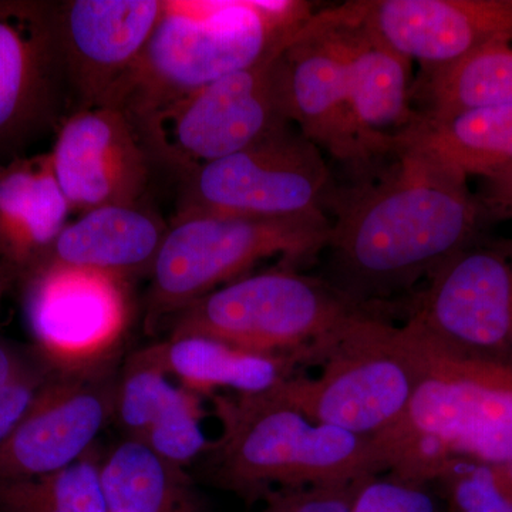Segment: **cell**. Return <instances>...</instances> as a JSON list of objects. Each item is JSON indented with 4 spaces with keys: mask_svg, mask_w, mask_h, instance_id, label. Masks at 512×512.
<instances>
[{
    "mask_svg": "<svg viewBox=\"0 0 512 512\" xmlns=\"http://www.w3.org/2000/svg\"><path fill=\"white\" fill-rule=\"evenodd\" d=\"M117 379L116 362L57 373L0 444V481L47 476L86 456L114 414Z\"/></svg>",
    "mask_w": 512,
    "mask_h": 512,
    "instance_id": "14",
    "label": "cell"
},
{
    "mask_svg": "<svg viewBox=\"0 0 512 512\" xmlns=\"http://www.w3.org/2000/svg\"><path fill=\"white\" fill-rule=\"evenodd\" d=\"M313 13L295 0H164L146 49L104 106L133 123L185 94L262 62Z\"/></svg>",
    "mask_w": 512,
    "mask_h": 512,
    "instance_id": "3",
    "label": "cell"
},
{
    "mask_svg": "<svg viewBox=\"0 0 512 512\" xmlns=\"http://www.w3.org/2000/svg\"><path fill=\"white\" fill-rule=\"evenodd\" d=\"M57 373L35 346H22L0 335V444L25 419Z\"/></svg>",
    "mask_w": 512,
    "mask_h": 512,
    "instance_id": "27",
    "label": "cell"
},
{
    "mask_svg": "<svg viewBox=\"0 0 512 512\" xmlns=\"http://www.w3.org/2000/svg\"><path fill=\"white\" fill-rule=\"evenodd\" d=\"M2 512H107L101 464L87 453L72 466L29 480L0 481Z\"/></svg>",
    "mask_w": 512,
    "mask_h": 512,
    "instance_id": "26",
    "label": "cell"
},
{
    "mask_svg": "<svg viewBox=\"0 0 512 512\" xmlns=\"http://www.w3.org/2000/svg\"><path fill=\"white\" fill-rule=\"evenodd\" d=\"M476 195L487 224L512 220V165L484 177Z\"/></svg>",
    "mask_w": 512,
    "mask_h": 512,
    "instance_id": "31",
    "label": "cell"
},
{
    "mask_svg": "<svg viewBox=\"0 0 512 512\" xmlns=\"http://www.w3.org/2000/svg\"><path fill=\"white\" fill-rule=\"evenodd\" d=\"M73 212L140 202L151 160L136 124L116 107L74 110L56 131L49 153Z\"/></svg>",
    "mask_w": 512,
    "mask_h": 512,
    "instance_id": "15",
    "label": "cell"
},
{
    "mask_svg": "<svg viewBox=\"0 0 512 512\" xmlns=\"http://www.w3.org/2000/svg\"><path fill=\"white\" fill-rule=\"evenodd\" d=\"M215 406L222 423L208 450L215 478L244 497L383 473L370 437L316 423L272 394L218 396Z\"/></svg>",
    "mask_w": 512,
    "mask_h": 512,
    "instance_id": "5",
    "label": "cell"
},
{
    "mask_svg": "<svg viewBox=\"0 0 512 512\" xmlns=\"http://www.w3.org/2000/svg\"><path fill=\"white\" fill-rule=\"evenodd\" d=\"M424 119L443 120L463 111L512 104V40L493 43L441 69L424 70L412 101Z\"/></svg>",
    "mask_w": 512,
    "mask_h": 512,
    "instance_id": "25",
    "label": "cell"
},
{
    "mask_svg": "<svg viewBox=\"0 0 512 512\" xmlns=\"http://www.w3.org/2000/svg\"><path fill=\"white\" fill-rule=\"evenodd\" d=\"M320 366L318 377L293 376L269 394L316 423L360 437L392 427L416 389V365L384 313L362 320Z\"/></svg>",
    "mask_w": 512,
    "mask_h": 512,
    "instance_id": "9",
    "label": "cell"
},
{
    "mask_svg": "<svg viewBox=\"0 0 512 512\" xmlns=\"http://www.w3.org/2000/svg\"><path fill=\"white\" fill-rule=\"evenodd\" d=\"M107 512H210L184 467L128 439L101 463Z\"/></svg>",
    "mask_w": 512,
    "mask_h": 512,
    "instance_id": "24",
    "label": "cell"
},
{
    "mask_svg": "<svg viewBox=\"0 0 512 512\" xmlns=\"http://www.w3.org/2000/svg\"><path fill=\"white\" fill-rule=\"evenodd\" d=\"M494 467L495 470H497L501 483H503L504 487L507 488L508 493H510L512 497V463Z\"/></svg>",
    "mask_w": 512,
    "mask_h": 512,
    "instance_id": "32",
    "label": "cell"
},
{
    "mask_svg": "<svg viewBox=\"0 0 512 512\" xmlns=\"http://www.w3.org/2000/svg\"><path fill=\"white\" fill-rule=\"evenodd\" d=\"M154 346L128 359L117 379L114 417L130 439L184 467L211 444L201 426L197 393L174 386Z\"/></svg>",
    "mask_w": 512,
    "mask_h": 512,
    "instance_id": "19",
    "label": "cell"
},
{
    "mask_svg": "<svg viewBox=\"0 0 512 512\" xmlns=\"http://www.w3.org/2000/svg\"><path fill=\"white\" fill-rule=\"evenodd\" d=\"M446 485L448 512H512V497L494 466L457 461L439 478Z\"/></svg>",
    "mask_w": 512,
    "mask_h": 512,
    "instance_id": "28",
    "label": "cell"
},
{
    "mask_svg": "<svg viewBox=\"0 0 512 512\" xmlns=\"http://www.w3.org/2000/svg\"><path fill=\"white\" fill-rule=\"evenodd\" d=\"M335 29L345 55L357 123L379 160L400 150L420 120L413 109L410 66L365 26L346 18L338 6L320 10Z\"/></svg>",
    "mask_w": 512,
    "mask_h": 512,
    "instance_id": "18",
    "label": "cell"
},
{
    "mask_svg": "<svg viewBox=\"0 0 512 512\" xmlns=\"http://www.w3.org/2000/svg\"><path fill=\"white\" fill-rule=\"evenodd\" d=\"M397 336L417 383L403 416L370 437L383 473L426 485L456 461L512 463V363L453 348L412 319Z\"/></svg>",
    "mask_w": 512,
    "mask_h": 512,
    "instance_id": "2",
    "label": "cell"
},
{
    "mask_svg": "<svg viewBox=\"0 0 512 512\" xmlns=\"http://www.w3.org/2000/svg\"><path fill=\"white\" fill-rule=\"evenodd\" d=\"M282 49L134 123L153 163L183 178L291 124L276 67Z\"/></svg>",
    "mask_w": 512,
    "mask_h": 512,
    "instance_id": "7",
    "label": "cell"
},
{
    "mask_svg": "<svg viewBox=\"0 0 512 512\" xmlns=\"http://www.w3.org/2000/svg\"><path fill=\"white\" fill-rule=\"evenodd\" d=\"M164 0H62L57 26L73 110L107 103L146 49Z\"/></svg>",
    "mask_w": 512,
    "mask_h": 512,
    "instance_id": "17",
    "label": "cell"
},
{
    "mask_svg": "<svg viewBox=\"0 0 512 512\" xmlns=\"http://www.w3.org/2000/svg\"><path fill=\"white\" fill-rule=\"evenodd\" d=\"M286 119L340 163L363 174L375 151L357 123L345 55L332 25L313 12L276 60Z\"/></svg>",
    "mask_w": 512,
    "mask_h": 512,
    "instance_id": "13",
    "label": "cell"
},
{
    "mask_svg": "<svg viewBox=\"0 0 512 512\" xmlns=\"http://www.w3.org/2000/svg\"><path fill=\"white\" fill-rule=\"evenodd\" d=\"M328 204L323 279L366 308L410 296L440 266L484 237L483 208L468 178L412 150Z\"/></svg>",
    "mask_w": 512,
    "mask_h": 512,
    "instance_id": "1",
    "label": "cell"
},
{
    "mask_svg": "<svg viewBox=\"0 0 512 512\" xmlns=\"http://www.w3.org/2000/svg\"><path fill=\"white\" fill-rule=\"evenodd\" d=\"M353 512H439L424 485L393 476L366 478L357 491Z\"/></svg>",
    "mask_w": 512,
    "mask_h": 512,
    "instance_id": "29",
    "label": "cell"
},
{
    "mask_svg": "<svg viewBox=\"0 0 512 512\" xmlns=\"http://www.w3.org/2000/svg\"><path fill=\"white\" fill-rule=\"evenodd\" d=\"M365 480L274 491L266 495L262 512H353L357 491Z\"/></svg>",
    "mask_w": 512,
    "mask_h": 512,
    "instance_id": "30",
    "label": "cell"
},
{
    "mask_svg": "<svg viewBox=\"0 0 512 512\" xmlns=\"http://www.w3.org/2000/svg\"><path fill=\"white\" fill-rule=\"evenodd\" d=\"M10 288H12V286L9 285V282L0 275V305H2L3 296L6 295V292H8Z\"/></svg>",
    "mask_w": 512,
    "mask_h": 512,
    "instance_id": "33",
    "label": "cell"
},
{
    "mask_svg": "<svg viewBox=\"0 0 512 512\" xmlns=\"http://www.w3.org/2000/svg\"><path fill=\"white\" fill-rule=\"evenodd\" d=\"M70 104L57 2L0 0V158L57 131Z\"/></svg>",
    "mask_w": 512,
    "mask_h": 512,
    "instance_id": "11",
    "label": "cell"
},
{
    "mask_svg": "<svg viewBox=\"0 0 512 512\" xmlns=\"http://www.w3.org/2000/svg\"><path fill=\"white\" fill-rule=\"evenodd\" d=\"M338 8L423 72L512 40V0H359Z\"/></svg>",
    "mask_w": 512,
    "mask_h": 512,
    "instance_id": "16",
    "label": "cell"
},
{
    "mask_svg": "<svg viewBox=\"0 0 512 512\" xmlns=\"http://www.w3.org/2000/svg\"><path fill=\"white\" fill-rule=\"evenodd\" d=\"M154 349L168 375L194 393L228 389L235 394H264L298 375V367L288 360L247 352L204 336H170Z\"/></svg>",
    "mask_w": 512,
    "mask_h": 512,
    "instance_id": "23",
    "label": "cell"
},
{
    "mask_svg": "<svg viewBox=\"0 0 512 512\" xmlns=\"http://www.w3.org/2000/svg\"><path fill=\"white\" fill-rule=\"evenodd\" d=\"M400 150H412L468 178L512 165V104L463 111L443 120L420 116Z\"/></svg>",
    "mask_w": 512,
    "mask_h": 512,
    "instance_id": "22",
    "label": "cell"
},
{
    "mask_svg": "<svg viewBox=\"0 0 512 512\" xmlns=\"http://www.w3.org/2000/svg\"><path fill=\"white\" fill-rule=\"evenodd\" d=\"M473 355L512 363V238L481 237L414 293L407 318Z\"/></svg>",
    "mask_w": 512,
    "mask_h": 512,
    "instance_id": "12",
    "label": "cell"
},
{
    "mask_svg": "<svg viewBox=\"0 0 512 512\" xmlns=\"http://www.w3.org/2000/svg\"><path fill=\"white\" fill-rule=\"evenodd\" d=\"M168 227L140 202L96 208L67 224L43 264L92 269L127 281L151 275Z\"/></svg>",
    "mask_w": 512,
    "mask_h": 512,
    "instance_id": "21",
    "label": "cell"
},
{
    "mask_svg": "<svg viewBox=\"0 0 512 512\" xmlns=\"http://www.w3.org/2000/svg\"><path fill=\"white\" fill-rule=\"evenodd\" d=\"M373 313L329 284L291 266L244 276L174 316L171 338L204 336L234 348L322 365Z\"/></svg>",
    "mask_w": 512,
    "mask_h": 512,
    "instance_id": "4",
    "label": "cell"
},
{
    "mask_svg": "<svg viewBox=\"0 0 512 512\" xmlns=\"http://www.w3.org/2000/svg\"><path fill=\"white\" fill-rule=\"evenodd\" d=\"M39 350L57 372L116 362L130 328V281L74 266L43 264L18 286Z\"/></svg>",
    "mask_w": 512,
    "mask_h": 512,
    "instance_id": "10",
    "label": "cell"
},
{
    "mask_svg": "<svg viewBox=\"0 0 512 512\" xmlns=\"http://www.w3.org/2000/svg\"><path fill=\"white\" fill-rule=\"evenodd\" d=\"M291 124L184 175L177 215H326L335 190L328 164L320 148Z\"/></svg>",
    "mask_w": 512,
    "mask_h": 512,
    "instance_id": "8",
    "label": "cell"
},
{
    "mask_svg": "<svg viewBox=\"0 0 512 512\" xmlns=\"http://www.w3.org/2000/svg\"><path fill=\"white\" fill-rule=\"evenodd\" d=\"M329 218H247L215 214L175 215L151 271L147 293L150 325L190 306L215 289L244 278L272 256L284 266L322 255Z\"/></svg>",
    "mask_w": 512,
    "mask_h": 512,
    "instance_id": "6",
    "label": "cell"
},
{
    "mask_svg": "<svg viewBox=\"0 0 512 512\" xmlns=\"http://www.w3.org/2000/svg\"><path fill=\"white\" fill-rule=\"evenodd\" d=\"M72 212L49 153L0 165V275L12 288L46 261Z\"/></svg>",
    "mask_w": 512,
    "mask_h": 512,
    "instance_id": "20",
    "label": "cell"
}]
</instances>
